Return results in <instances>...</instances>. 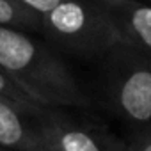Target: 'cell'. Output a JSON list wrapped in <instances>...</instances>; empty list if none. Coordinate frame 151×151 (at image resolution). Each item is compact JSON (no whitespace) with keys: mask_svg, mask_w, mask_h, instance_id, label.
Listing matches in <instances>:
<instances>
[{"mask_svg":"<svg viewBox=\"0 0 151 151\" xmlns=\"http://www.w3.org/2000/svg\"><path fill=\"white\" fill-rule=\"evenodd\" d=\"M0 147L9 151H48L36 116L0 96Z\"/></svg>","mask_w":151,"mask_h":151,"instance_id":"obj_6","label":"cell"},{"mask_svg":"<svg viewBox=\"0 0 151 151\" xmlns=\"http://www.w3.org/2000/svg\"><path fill=\"white\" fill-rule=\"evenodd\" d=\"M16 2H20L23 7L30 9L32 13L43 16V14H46L48 11H52L57 4H60L62 0H16Z\"/></svg>","mask_w":151,"mask_h":151,"instance_id":"obj_10","label":"cell"},{"mask_svg":"<svg viewBox=\"0 0 151 151\" xmlns=\"http://www.w3.org/2000/svg\"><path fill=\"white\" fill-rule=\"evenodd\" d=\"M0 25L22 30H41V16L16 0H0Z\"/></svg>","mask_w":151,"mask_h":151,"instance_id":"obj_7","label":"cell"},{"mask_svg":"<svg viewBox=\"0 0 151 151\" xmlns=\"http://www.w3.org/2000/svg\"><path fill=\"white\" fill-rule=\"evenodd\" d=\"M41 30L68 52L86 57L107 55L123 45L94 0H62L41 16Z\"/></svg>","mask_w":151,"mask_h":151,"instance_id":"obj_2","label":"cell"},{"mask_svg":"<svg viewBox=\"0 0 151 151\" xmlns=\"http://www.w3.org/2000/svg\"><path fill=\"white\" fill-rule=\"evenodd\" d=\"M107 55V93L112 107L135 130L151 126V53L121 45Z\"/></svg>","mask_w":151,"mask_h":151,"instance_id":"obj_3","label":"cell"},{"mask_svg":"<svg viewBox=\"0 0 151 151\" xmlns=\"http://www.w3.org/2000/svg\"><path fill=\"white\" fill-rule=\"evenodd\" d=\"M48 151H55V149H48Z\"/></svg>","mask_w":151,"mask_h":151,"instance_id":"obj_12","label":"cell"},{"mask_svg":"<svg viewBox=\"0 0 151 151\" xmlns=\"http://www.w3.org/2000/svg\"><path fill=\"white\" fill-rule=\"evenodd\" d=\"M128 144V151H151V126L133 130Z\"/></svg>","mask_w":151,"mask_h":151,"instance_id":"obj_9","label":"cell"},{"mask_svg":"<svg viewBox=\"0 0 151 151\" xmlns=\"http://www.w3.org/2000/svg\"><path fill=\"white\" fill-rule=\"evenodd\" d=\"M116 29L123 46L151 53V6L139 0H94Z\"/></svg>","mask_w":151,"mask_h":151,"instance_id":"obj_5","label":"cell"},{"mask_svg":"<svg viewBox=\"0 0 151 151\" xmlns=\"http://www.w3.org/2000/svg\"><path fill=\"white\" fill-rule=\"evenodd\" d=\"M37 124L48 149L55 151H128V144L100 126L75 121L57 109L45 107Z\"/></svg>","mask_w":151,"mask_h":151,"instance_id":"obj_4","label":"cell"},{"mask_svg":"<svg viewBox=\"0 0 151 151\" xmlns=\"http://www.w3.org/2000/svg\"><path fill=\"white\" fill-rule=\"evenodd\" d=\"M0 68L37 105L87 107L89 98L69 68L22 29L0 25Z\"/></svg>","mask_w":151,"mask_h":151,"instance_id":"obj_1","label":"cell"},{"mask_svg":"<svg viewBox=\"0 0 151 151\" xmlns=\"http://www.w3.org/2000/svg\"><path fill=\"white\" fill-rule=\"evenodd\" d=\"M0 96H6V98H9V100H13V101H16L20 107H23L27 112H30L32 116H37L45 107H41V105H37L30 96H27L7 75H6V71L0 68Z\"/></svg>","mask_w":151,"mask_h":151,"instance_id":"obj_8","label":"cell"},{"mask_svg":"<svg viewBox=\"0 0 151 151\" xmlns=\"http://www.w3.org/2000/svg\"><path fill=\"white\" fill-rule=\"evenodd\" d=\"M0 151H9V149H4V147H0Z\"/></svg>","mask_w":151,"mask_h":151,"instance_id":"obj_11","label":"cell"}]
</instances>
